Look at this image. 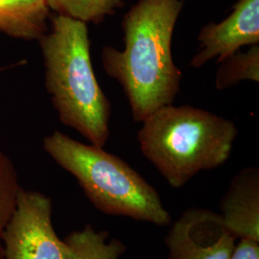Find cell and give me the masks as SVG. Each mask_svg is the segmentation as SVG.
<instances>
[{
	"label": "cell",
	"mask_w": 259,
	"mask_h": 259,
	"mask_svg": "<svg viewBox=\"0 0 259 259\" xmlns=\"http://www.w3.org/2000/svg\"><path fill=\"white\" fill-rule=\"evenodd\" d=\"M197 39L199 49L189 64L192 68L213 60L219 64L242 47L259 45V0H238L228 18L204 25Z\"/></svg>",
	"instance_id": "7"
},
{
	"label": "cell",
	"mask_w": 259,
	"mask_h": 259,
	"mask_svg": "<svg viewBox=\"0 0 259 259\" xmlns=\"http://www.w3.org/2000/svg\"><path fill=\"white\" fill-rule=\"evenodd\" d=\"M141 123L142 154L174 188L223 165L238 134L232 120L189 105L161 107Z\"/></svg>",
	"instance_id": "3"
},
{
	"label": "cell",
	"mask_w": 259,
	"mask_h": 259,
	"mask_svg": "<svg viewBox=\"0 0 259 259\" xmlns=\"http://www.w3.org/2000/svg\"><path fill=\"white\" fill-rule=\"evenodd\" d=\"M42 145L58 165L74 177L100 211L157 226L170 225L171 216L157 190L120 157L60 131L46 137Z\"/></svg>",
	"instance_id": "4"
},
{
	"label": "cell",
	"mask_w": 259,
	"mask_h": 259,
	"mask_svg": "<svg viewBox=\"0 0 259 259\" xmlns=\"http://www.w3.org/2000/svg\"><path fill=\"white\" fill-rule=\"evenodd\" d=\"M1 259H65V244L52 224V201L44 193L19 189L2 237Z\"/></svg>",
	"instance_id": "5"
},
{
	"label": "cell",
	"mask_w": 259,
	"mask_h": 259,
	"mask_svg": "<svg viewBox=\"0 0 259 259\" xmlns=\"http://www.w3.org/2000/svg\"><path fill=\"white\" fill-rule=\"evenodd\" d=\"M223 223L236 238L259 241V170L246 167L233 177L221 202Z\"/></svg>",
	"instance_id": "8"
},
{
	"label": "cell",
	"mask_w": 259,
	"mask_h": 259,
	"mask_svg": "<svg viewBox=\"0 0 259 259\" xmlns=\"http://www.w3.org/2000/svg\"><path fill=\"white\" fill-rule=\"evenodd\" d=\"M20 187L16 167L11 158L0 149V259L3 233L15 210Z\"/></svg>",
	"instance_id": "13"
},
{
	"label": "cell",
	"mask_w": 259,
	"mask_h": 259,
	"mask_svg": "<svg viewBox=\"0 0 259 259\" xmlns=\"http://www.w3.org/2000/svg\"><path fill=\"white\" fill-rule=\"evenodd\" d=\"M50 11L81 20L99 24L107 17L122 8L128 0H47Z\"/></svg>",
	"instance_id": "12"
},
{
	"label": "cell",
	"mask_w": 259,
	"mask_h": 259,
	"mask_svg": "<svg viewBox=\"0 0 259 259\" xmlns=\"http://www.w3.org/2000/svg\"><path fill=\"white\" fill-rule=\"evenodd\" d=\"M236 239L219 213L191 208L182 214L167 235L169 259H230Z\"/></svg>",
	"instance_id": "6"
},
{
	"label": "cell",
	"mask_w": 259,
	"mask_h": 259,
	"mask_svg": "<svg viewBox=\"0 0 259 259\" xmlns=\"http://www.w3.org/2000/svg\"><path fill=\"white\" fill-rule=\"evenodd\" d=\"M37 42L46 89L59 119L104 148L110 137L111 105L93 70L87 23L56 14Z\"/></svg>",
	"instance_id": "2"
},
{
	"label": "cell",
	"mask_w": 259,
	"mask_h": 259,
	"mask_svg": "<svg viewBox=\"0 0 259 259\" xmlns=\"http://www.w3.org/2000/svg\"><path fill=\"white\" fill-rule=\"evenodd\" d=\"M217 65L214 83L218 91L228 90L243 81L258 83L259 45L246 52L239 50Z\"/></svg>",
	"instance_id": "11"
},
{
	"label": "cell",
	"mask_w": 259,
	"mask_h": 259,
	"mask_svg": "<svg viewBox=\"0 0 259 259\" xmlns=\"http://www.w3.org/2000/svg\"><path fill=\"white\" fill-rule=\"evenodd\" d=\"M230 259H259V241L240 238Z\"/></svg>",
	"instance_id": "14"
},
{
	"label": "cell",
	"mask_w": 259,
	"mask_h": 259,
	"mask_svg": "<svg viewBox=\"0 0 259 259\" xmlns=\"http://www.w3.org/2000/svg\"><path fill=\"white\" fill-rule=\"evenodd\" d=\"M183 7L184 0H138L122 20L124 48H102L103 68L120 83L136 122L173 104L180 92L172 39Z\"/></svg>",
	"instance_id": "1"
},
{
	"label": "cell",
	"mask_w": 259,
	"mask_h": 259,
	"mask_svg": "<svg viewBox=\"0 0 259 259\" xmlns=\"http://www.w3.org/2000/svg\"><path fill=\"white\" fill-rule=\"evenodd\" d=\"M106 232H96L91 225L69 233L64 240L65 259H119L126 248L119 240L108 241Z\"/></svg>",
	"instance_id": "10"
},
{
	"label": "cell",
	"mask_w": 259,
	"mask_h": 259,
	"mask_svg": "<svg viewBox=\"0 0 259 259\" xmlns=\"http://www.w3.org/2000/svg\"><path fill=\"white\" fill-rule=\"evenodd\" d=\"M47 0H0V33L20 40H38L48 31Z\"/></svg>",
	"instance_id": "9"
}]
</instances>
